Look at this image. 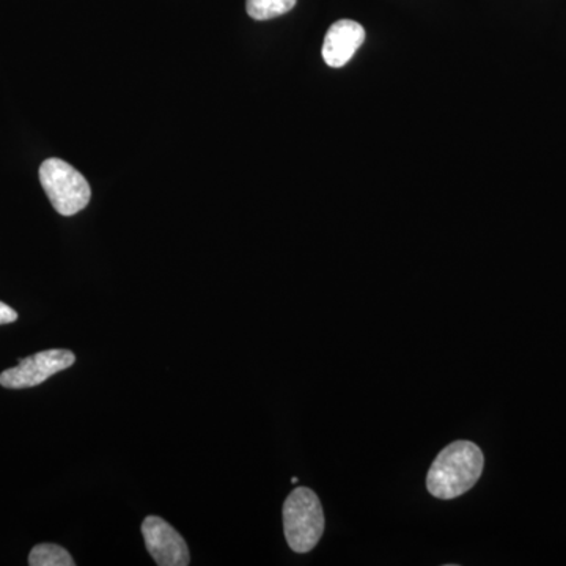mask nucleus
Here are the masks:
<instances>
[{
    "label": "nucleus",
    "instance_id": "obj_1",
    "mask_svg": "<svg viewBox=\"0 0 566 566\" xmlns=\"http://www.w3.org/2000/svg\"><path fill=\"white\" fill-rule=\"evenodd\" d=\"M485 458L474 442L457 441L447 446L431 464L427 475L428 493L436 499L460 497L482 476Z\"/></svg>",
    "mask_w": 566,
    "mask_h": 566
},
{
    "label": "nucleus",
    "instance_id": "obj_2",
    "mask_svg": "<svg viewBox=\"0 0 566 566\" xmlns=\"http://www.w3.org/2000/svg\"><path fill=\"white\" fill-rule=\"evenodd\" d=\"M283 531L294 553H311L324 532V513L318 495L311 488L300 486L283 504Z\"/></svg>",
    "mask_w": 566,
    "mask_h": 566
},
{
    "label": "nucleus",
    "instance_id": "obj_3",
    "mask_svg": "<svg viewBox=\"0 0 566 566\" xmlns=\"http://www.w3.org/2000/svg\"><path fill=\"white\" fill-rule=\"evenodd\" d=\"M40 182L59 214H77L91 203V185L80 170L62 159L50 158L41 164Z\"/></svg>",
    "mask_w": 566,
    "mask_h": 566
},
{
    "label": "nucleus",
    "instance_id": "obj_4",
    "mask_svg": "<svg viewBox=\"0 0 566 566\" xmlns=\"http://www.w3.org/2000/svg\"><path fill=\"white\" fill-rule=\"evenodd\" d=\"M76 363V356L70 349H48L21 359L17 367L0 375V386L7 389H28L43 385L59 371L66 370Z\"/></svg>",
    "mask_w": 566,
    "mask_h": 566
},
{
    "label": "nucleus",
    "instance_id": "obj_5",
    "mask_svg": "<svg viewBox=\"0 0 566 566\" xmlns=\"http://www.w3.org/2000/svg\"><path fill=\"white\" fill-rule=\"evenodd\" d=\"M142 535L148 553L159 566H186L191 554L185 538L167 521L158 516L145 517Z\"/></svg>",
    "mask_w": 566,
    "mask_h": 566
},
{
    "label": "nucleus",
    "instance_id": "obj_6",
    "mask_svg": "<svg viewBox=\"0 0 566 566\" xmlns=\"http://www.w3.org/2000/svg\"><path fill=\"white\" fill-rule=\"evenodd\" d=\"M365 29L359 22L340 20L334 22L324 36L323 59L331 69H342L352 61L365 41Z\"/></svg>",
    "mask_w": 566,
    "mask_h": 566
},
{
    "label": "nucleus",
    "instance_id": "obj_7",
    "mask_svg": "<svg viewBox=\"0 0 566 566\" xmlns=\"http://www.w3.org/2000/svg\"><path fill=\"white\" fill-rule=\"evenodd\" d=\"M296 3L297 0H245V10L252 20L268 21L289 13Z\"/></svg>",
    "mask_w": 566,
    "mask_h": 566
},
{
    "label": "nucleus",
    "instance_id": "obj_8",
    "mask_svg": "<svg viewBox=\"0 0 566 566\" xmlns=\"http://www.w3.org/2000/svg\"><path fill=\"white\" fill-rule=\"evenodd\" d=\"M29 565L31 566H73V557L70 556L69 551L63 549L62 546L39 545L33 547L31 556H29Z\"/></svg>",
    "mask_w": 566,
    "mask_h": 566
},
{
    "label": "nucleus",
    "instance_id": "obj_9",
    "mask_svg": "<svg viewBox=\"0 0 566 566\" xmlns=\"http://www.w3.org/2000/svg\"><path fill=\"white\" fill-rule=\"evenodd\" d=\"M17 319V312H14L10 305L3 304L2 301H0V324L14 323Z\"/></svg>",
    "mask_w": 566,
    "mask_h": 566
}]
</instances>
